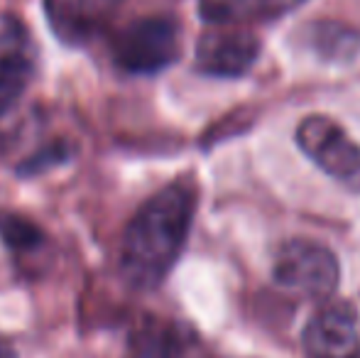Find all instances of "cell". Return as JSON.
<instances>
[{"label": "cell", "instance_id": "obj_1", "mask_svg": "<svg viewBox=\"0 0 360 358\" xmlns=\"http://www.w3.org/2000/svg\"><path fill=\"white\" fill-rule=\"evenodd\" d=\"M196 211V189L174 181L140 206L120 243V275L135 290H155L179 260Z\"/></svg>", "mask_w": 360, "mask_h": 358}, {"label": "cell", "instance_id": "obj_2", "mask_svg": "<svg viewBox=\"0 0 360 358\" xmlns=\"http://www.w3.org/2000/svg\"><path fill=\"white\" fill-rule=\"evenodd\" d=\"M110 54L118 69L135 77L160 74L179 59L181 30L174 18L150 15L125 25L110 44Z\"/></svg>", "mask_w": 360, "mask_h": 358}, {"label": "cell", "instance_id": "obj_3", "mask_svg": "<svg viewBox=\"0 0 360 358\" xmlns=\"http://www.w3.org/2000/svg\"><path fill=\"white\" fill-rule=\"evenodd\" d=\"M302 153L333 181L360 194V143L328 115H307L297 128Z\"/></svg>", "mask_w": 360, "mask_h": 358}, {"label": "cell", "instance_id": "obj_4", "mask_svg": "<svg viewBox=\"0 0 360 358\" xmlns=\"http://www.w3.org/2000/svg\"><path fill=\"white\" fill-rule=\"evenodd\" d=\"M275 282L285 290L309 300H328L341 280L338 258L314 241H287L275 255Z\"/></svg>", "mask_w": 360, "mask_h": 358}, {"label": "cell", "instance_id": "obj_5", "mask_svg": "<svg viewBox=\"0 0 360 358\" xmlns=\"http://www.w3.org/2000/svg\"><path fill=\"white\" fill-rule=\"evenodd\" d=\"M37 72V44L18 15H0V118L27 94Z\"/></svg>", "mask_w": 360, "mask_h": 358}, {"label": "cell", "instance_id": "obj_6", "mask_svg": "<svg viewBox=\"0 0 360 358\" xmlns=\"http://www.w3.org/2000/svg\"><path fill=\"white\" fill-rule=\"evenodd\" d=\"M257 57H260V39L233 25H216L196 42V69L209 77H243L250 72Z\"/></svg>", "mask_w": 360, "mask_h": 358}, {"label": "cell", "instance_id": "obj_7", "mask_svg": "<svg viewBox=\"0 0 360 358\" xmlns=\"http://www.w3.org/2000/svg\"><path fill=\"white\" fill-rule=\"evenodd\" d=\"M309 358H356L360 351L358 314L348 302H326L304 329Z\"/></svg>", "mask_w": 360, "mask_h": 358}, {"label": "cell", "instance_id": "obj_8", "mask_svg": "<svg viewBox=\"0 0 360 358\" xmlns=\"http://www.w3.org/2000/svg\"><path fill=\"white\" fill-rule=\"evenodd\" d=\"M123 0H44L47 20L67 44H84L103 32Z\"/></svg>", "mask_w": 360, "mask_h": 358}, {"label": "cell", "instance_id": "obj_9", "mask_svg": "<svg viewBox=\"0 0 360 358\" xmlns=\"http://www.w3.org/2000/svg\"><path fill=\"white\" fill-rule=\"evenodd\" d=\"M133 358H209V354L181 321L147 319L133 339Z\"/></svg>", "mask_w": 360, "mask_h": 358}, {"label": "cell", "instance_id": "obj_10", "mask_svg": "<svg viewBox=\"0 0 360 358\" xmlns=\"http://www.w3.org/2000/svg\"><path fill=\"white\" fill-rule=\"evenodd\" d=\"M307 37L309 44L326 59H348L360 49V34L338 23L311 25Z\"/></svg>", "mask_w": 360, "mask_h": 358}, {"label": "cell", "instance_id": "obj_11", "mask_svg": "<svg viewBox=\"0 0 360 358\" xmlns=\"http://www.w3.org/2000/svg\"><path fill=\"white\" fill-rule=\"evenodd\" d=\"M199 13L211 25H238L252 18H267L265 0H199Z\"/></svg>", "mask_w": 360, "mask_h": 358}, {"label": "cell", "instance_id": "obj_12", "mask_svg": "<svg viewBox=\"0 0 360 358\" xmlns=\"http://www.w3.org/2000/svg\"><path fill=\"white\" fill-rule=\"evenodd\" d=\"M0 238L13 250H32L42 243V231L15 214H0Z\"/></svg>", "mask_w": 360, "mask_h": 358}, {"label": "cell", "instance_id": "obj_13", "mask_svg": "<svg viewBox=\"0 0 360 358\" xmlns=\"http://www.w3.org/2000/svg\"><path fill=\"white\" fill-rule=\"evenodd\" d=\"M265 3H267V18H275V15H282L287 10L302 5L304 0H265Z\"/></svg>", "mask_w": 360, "mask_h": 358}]
</instances>
